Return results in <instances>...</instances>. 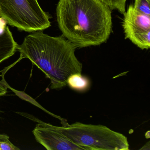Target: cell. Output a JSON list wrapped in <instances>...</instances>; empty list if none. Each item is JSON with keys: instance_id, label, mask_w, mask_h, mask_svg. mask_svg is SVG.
<instances>
[{"instance_id": "cell-1", "label": "cell", "mask_w": 150, "mask_h": 150, "mask_svg": "<svg viewBox=\"0 0 150 150\" xmlns=\"http://www.w3.org/2000/svg\"><path fill=\"white\" fill-rule=\"evenodd\" d=\"M56 12L63 36L76 48L99 45L109 37L111 10L100 0H59Z\"/></svg>"}, {"instance_id": "cell-2", "label": "cell", "mask_w": 150, "mask_h": 150, "mask_svg": "<svg viewBox=\"0 0 150 150\" xmlns=\"http://www.w3.org/2000/svg\"><path fill=\"white\" fill-rule=\"evenodd\" d=\"M76 49L64 36L39 31L26 36L18 51L23 59H30L50 80L51 89H58L67 85L69 76L81 74L82 64L75 56Z\"/></svg>"}, {"instance_id": "cell-3", "label": "cell", "mask_w": 150, "mask_h": 150, "mask_svg": "<svg viewBox=\"0 0 150 150\" xmlns=\"http://www.w3.org/2000/svg\"><path fill=\"white\" fill-rule=\"evenodd\" d=\"M55 128L74 144L88 150H128L129 147L125 136L104 125L76 122Z\"/></svg>"}, {"instance_id": "cell-4", "label": "cell", "mask_w": 150, "mask_h": 150, "mask_svg": "<svg viewBox=\"0 0 150 150\" xmlns=\"http://www.w3.org/2000/svg\"><path fill=\"white\" fill-rule=\"evenodd\" d=\"M0 18L28 32L42 31L51 26L49 15L38 0H0Z\"/></svg>"}, {"instance_id": "cell-5", "label": "cell", "mask_w": 150, "mask_h": 150, "mask_svg": "<svg viewBox=\"0 0 150 150\" xmlns=\"http://www.w3.org/2000/svg\"><path fill=\"white\" fill-rule=\"evenodd\" d=\"M122 28L125 38L141 50L150 47V16L137 11L130 5L124 14Z\"/></svg>"}, {"instance_id": "cell-6", "label": "cell", "mask_w": 150, "mask_h": 150, "mask_svg": "<svg viewBox=\"0 0 150 150\" xmlns=\"http://www.w3.org/2000/svg\"><path fill=\"white\" fill-rule=\"evenodd\" d=\"M32 132L36 141L48 150H88L70 141L50 124L38 121Z\"/></svg>"}, {"instance_id": "cell-7", "label": "cell", "mask_w": 150, "mask_h": 150, "mask_svg": "<svg viewBox=\"0 0 150 150\" xmlns=\"http://www.w3.org/2000/svg\"><path fill=\"white\" fill-rule=\"evenodd\" d=\"M7 24L5 20L0 18V64L13 56L19 46Z\"/></svg>"}, {"instance_id": "cell-8", "label": "cell", "mask_w": 150, "mask_h": 150, "mask_svg": "<svg viewBox=\"0 0 150 150\" xmlns=\"http://www.w3.org/2000/svg\"><path fill=\"white\" fill-rule=\"evenodd\" d=\"M67 85L76 91L83 92L88 89L90 86L89 79L81 74L75 73L68 77Z\"/></svg>"}, {"instance_id": "cell-9", "label": "cell", "mask_w": 150, "mask_h": 150, "mask_svg": "<svg viewBox=\"0 0 150 150\" xmlns=\"http://www.w3.org/2000/svg\"><path fill=\"white\" fill-rule=\"evenodd\" d=\"M110 10H117L121 14L125 12V5L127 0H100Z\"/></svg>"}, {"instance_id": "cell-10", "label": "cell", "mask_w": 150, "mask_h": 150, "mask_svg": "<svg viewBox=\"0 0 150 150\" xmlns=\"http://www.w3.org/2000/svg\"><path fill=\"white\" fill-rule=\"evenodd\" d=\"M150 0H135L133 6L137 11L150 16Z\"/></svg>"}, {"instance_id": "cell-11", "label": "cell", "mask_w": 150, "mask_h": 150, "mask_svg": "<svg viewBox=\"0 0 150 150\" xmlns=\"http://www.w3.org/2000/svg\"><path fill=\"white\" fill-rule=\"evenodd\" d=\"M20 148L13 144L9 139L0 141V150H18Z\"/></svg>"}, {"instance_id": "cell-12", "label": "cell", "mask_w": 150, "mask_h": 150, "mask_svg": "<svg viewBox=\"0 0 150 150\" xmlns=\"http://www.w3.org/2000/svg\"><path fill=\"white\" fill-rule=\"evenodd\" d=\"M7 93V87L1 81H0V97L6 95Z\"/></svg>"}, {"instance_id": "cell-13", "label": "cell", "mask_w": 150, "mask_h": 150, "mask_svg": "<svg viewBox=\"0 0 150 150\" xmlns=\"http://www.w3.org/2000/svg\"><path fill=\"white\" fill-rule=\"evenodd\" d=\"M9 137L5 134H0V141L9 139Z\"/></svg>"}]
</instances>
